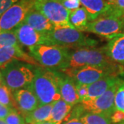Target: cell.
I'll return each mask as SVG.
<instances>
[{
	"label": "cell",
	"mask_w": 124,
	"mask_h": 124,
	"mask_svg": "<svg viewBox=\"0 0 124 124\" xmlns=\"http://www.w3.org/2000/svg\"><path fill=\"white\" fill-rule=\"evenodd\" d=\"M115 106L116 110L124 112V79L116 90L115 99Z\"/></svg>",
	"instance_id": "cell-26"
},
{
	"label": "cell",
	"mask_w": 124,
	"mask_h": 124,
	"mask_svg": "<svg viewBox=\"0 0 124 124\" xmlns=\"http://www.w3.org/2000/svg\"><path fill=\"white\" fill-rule=\"evenodd\" d=\"M84 32H89L110 39L123 33V17L106 13L97 19L89 22Z\"/></svg>",
	"instance_id": "cell-7"
},
{
	"label": "cell",
	"mask_w": 124,
	"mask_h": 124,
	"mask_svg": "<svg viewBox=\"0 0 124 124\" xmlns=\"http://www.w3.org/2000/svg\"><path fill=\"white\" fill-rule=\"evenodd\" d=\"M17 110L24 117L39 106V102L34 93L29 88L17 90L13 92Z\"/></svg>",
	"instance_id": "cell-13"
},
{
	"label": "cell",
	"mask_w": 124,
	"mask_h": 124,
	"mask_svg": "<svg viewBox=\"0 0 124 124\" xmlns=\"http://www.w3.org/2000/svg\"><path fill=\"white\" fill-rule=\"evenodd\" d=\"M106 1L107 3H108L109 4L111 5V6H113V5L115 4V3L116 0H105Z\"/></svg>",
	"instance_id": "cell-34"
},
{
	"label": "cell",
	"mask_w": 124,
	"mask_h": 124,
	"mask_svg": "<svg viewBox=\"0 0 124 124\" xmlns=\"http://www.w3.org/2000/svg\"><path fill=\"white\" fill-rule=\"evenodd\" d=\"M5 121L7 124H26L24 117L17 109H12Z\"/></svg>",
	"instance_id": "cell-25"
},
{
	"label": "cell",
	"mask_w": 124,
	"mask_h": 124,
	"mask_svg": "<svg viewBox=\"0 0 124 124\" xmlns=\"http://www.w3.org/2000/svg\"><path fill=\"white\" fill-rule=\"evenodd\" d=\"M34 4V0H19L15 4L0 17V31L15 30L24 22Z\"/></svg>",
	"instance_id": "cell-8"
},
{
	"label": "cell",
	"mask_w": 124,
	"mask_h": 124,
	"mask_svg": "<svg viewBox=\"0 0 124 124\" xmlns=\"http://www.w3.org/2000/svg\"><path fill=\"white\" fill-rule=\"evenodd\" d=\"M77 93L79 98V102L81 103L88 99V85L84 84H76Z\"/></svg>",
	"instance_id": "cell-28"
},
{
	"label": "cell",
	"mask_w": 124,
	"mask_h": 124,
	"mask_svg": "<svg viewBox=\"0 0 124 124\" xmlns=\"http://www.w3.org/2000/svg\"><path fill=\"white\" fill-rule=\"evenodd\" d=\"M123 79L117 75H108L88 85V99L100 97L115 85L121 83Z\"/></svg>",
	"instance_id": "cell-16"
},
{
	"label": "cell",
	"mask_w": 124,
	"mask_h": 124,
	"mask_svg": "<svg viewBox=\"0 0 124 124\" xmlns=\"http://www.w3.org/2000/svg\"><path fill=\"white\" fill-rule=\"evenodd\" d=\"M70 22L75 29L83 32L89 23L88 15L83 7L71 11Z\"/></svg>",
	"instance_id": "cell-21"
},
{
	"label": "cell",
	"mask_w": 124,
	"mask_h": 124,
	"mask_svg": "<svg viewBox=\"0 0 124 124\" xmlns=\"http://www.w3.org/2000/svg\"><path fill=\"white\" fill-rule=\"evenodd\" d=\"M123 33L124 34V16L123 17Z\"/></svg>",
	"instance_id": "cell-38"
},
{
	"label": "cell",
	"mask_w": 124,
	"mask_h": 124,
	"mask_svg": "<svg viewBox=\"0 0 124 124\" xmlns=\"http://www.w3.org/2000/svg\"><path fill=\"white\" fill-rule=\"evenodd\" d=\"M65 8L70 11L75 10L80 8L81 1L80 0H58Z\"/></svg>",
	"instance_id": "cell-29"
},
{
	"label": "cell",
	"mask_w": 124,
	"mask_h": 124,
	"mask_svg": "<svg viewBox=\"0 0 124 124\" xmlns=\"http://www.w3.org/2000/svg\"><path fill=\"white\" fill-rule=\"evenodd\" d=\"M2 82L13 92L31 86L34 77L35 70L30 64L14 62L2 70Z\"/></svg>",
	"instance_id": "cell-5"
},
{
	"label": "cell",
	"mask_w": 124,
	"mask_h": 124,
	"mask_svg": "<svg viewBox=\"0 0 124 124\" xmlns=\"http://www.w3.org/2000/svg\"><path fill=\"white\" fill-rule=\"evenodd\" d=\"M12 108H10L0 103V119H5V118L10 112Z\"/></svg>",
	"instance_id": "cell-32"
},
{
	"label": "cell",
	"mask_w": 124,
	"mask_h": 124,
	"mask_svg": "<svg viewBox=\"0 0 124 124\" xmlns=\"http://www.w3.org/2000/svg\"><path fill=\"white\" fill-rule=\"evenodd\" d=\"M21 46L15 31H0V47Z\"/></svg>",
	"instance_id": "cell-24"
},
{
	"label": "cell",
	"mask_w": 124,
	"mask_h": 124,
	"mask_svg": "<svg viewBox=\"0 0 124 124\" xmlns=\"http://www.w3.org/2000/svg\"><path fill=\"white\" fill-rule=\"evenodd\" d=\"M80 1L88 15L89 22L105 15L112 6L105 0H80Z\"/></svg>",
	"instance_id": "cell-18"
},
{
	"label": "cell",
	"mask_w": 124,
	"mask_h": 124,
	"mask_svg": "<svg viewBox=\"0 0 124 124\" xmlns=\"http://www.w3.org/2000/svg\"><path fill=\"white\" fill-rule=\"evenodd\" d=\"M60 72L37 67L35 69V77L28 87L36 95L39 105L53 103L62 99L59 82Z\"/></svg>",
	"instance_id": "cell-1"
},
{
	"label": "cell",
	"mask_w": 124,
	"mask_h": 124,
	"mask_svg": "<svg viewBox=\"0 0 124 124\" xmlns=\"http://www.w3.org/2000/svg\"><path fill=\"white\" fill-rule=\"evenodd\" d=\"M23 22L38 32L48 33L54 28V25L44 15L33 8L28 13Z\"/></svg>",
	"instance_id": "cell-17"
},
{
	"label": "cell",
	"mask_w": 124,
	"mask_h": 124,
	"mask_svg": "<svg viewBox=\"0 0 124 124\" xmlns=\"http://www.w3.org/2000/svg\"><path fill=\"white\" fill-rule=\"evenodd\" d=\"M59 87L61 97L63 101L72 106L80 103L79 98L77 93L76 84L72 77L60 73Z\"/></svg>",
	"instance_id": "cell-15"
},
{
	"label": "cell",
	"mask_w": 124,
	"mask_h": 124,
	"mask_svg": "<svg viewBox=\"0 0 124 124\" xmlns=\"http://www.w3.org/2000/svg\"><path fill=\"white\" fill-rule=\"evenodd\" d=\"M87 66L99 67L116 73L119 65L111 61L103 48H83L70 52L66 68L75 69Z\"/></svg>",
	"instance_id": "cell-2"
},
{
	"label": "cell",
	"mask_w": 124,
	"mask_h": 124,
	"mask_svg": "<svg viewBox=\"0 0 124 124\" xmlns=\"http://www.w3.org/2000/svg\"><path fill=\"white\" fill-rule=\"evenodd\" d=\"M14 31L21 46L30 48L38 45H52L46 33L38 32L24 22Z\"/></svg>",
	"instance_id": "cell-11"
},
{
	"label": "cell",
	"mask_w": 124,
	"mask_h": 124,
	"mask_svg": "<svg viewBox=\"0 0 124 124\" xmlns=\"http://www.w3.org/2000/svg\"><path fill=\"white\" fill-rule=\"evenodd\" d=\"M66 75L72 77L76 84L89 85L108 75H116L113 71L99 67L84 66L75 69L66 68L62 70Z\"/></svg>",
	"instance_id": "cell-10"
},
{
	"label": "cell",
	"mask_w": 124,
	"mask_h": 124,
	"mask_svg": "<svg viewBox=\"0 0 124 124\" xmlns=\"http://www.w3.org/2000/svg\"><path fill=\"white\" fill-rule=\"evenodd\" d=\"M80 119L84 124H112L110 117L93 112L85 113Z\"/></svg>",
	"instance_id": "cell-23"
},
{
	"label": "cell",
	"mask_w": 124,
	"mask_h": 124,
	"mask_svg": "<svg viewBox=\"0 0 124 124\" xmlns=\"http://www.w3.org/2000/svg\"><path fill=\"white\" fill-rule=\"evenodd\" d=\"M103 49L112 62L117 65L124 66V33L116 35L110 39Z\"/></svg>",
	"instance_id": "cell-14"
},
{
	"label": "cell",
	"mask_w": 124,
	"mask_h": 124,
	"mask_svg": "<svg viewBox=\"0 0 124 124\" xmlns=\"http://www.w3.org/2000/svg\"><path fill=\"white\" fill-rule=\"evenodd\" d=\"M110 120L112 124H121L124 122V112L119 110H116L113 112L110 116Z\"/></svg>",
	"instance_id": "cell-31"
},
{
	"label": "cell",
	"mask_w": 124,
	"mask_h": 124,
	"mask_svg": "<svg viewBox=\"0 0 124 124\" xmlns=\"http://www.w3.org/2000/svg\"><path fill=\"white\" fill-rule=\"evenodd\" d=\"M106 13H110L119 17L124 16V0H116L115 3L111 6L110 10Z\"/></svg>",
	"instance_id": "cell-27"
},
{
	"label": "cell",
	"mask_w": 124,
	"mask_h": 124,
	"mask_svg": "<svg viewBox=\"0 0 124 124\" xmlns=\"http://www.w3.org/2000/svg\"><path fill=\"white\" fill-rule=\"evenodd\" d=\"M72 107L62 99L54 102L49 121L54 124H62L64 121H66Z\"/></svg>",
	"instance_id": "cell-19"
},
{
	"label": "cell",
	"mask_w": 124,
	"mask_h": 124,
	"mask_svg": "<svg viewBox=\"0 0 124 124\" xmlns=\"http://www.w3.org/2000/svg\"><path fill=\"white\" fill-rule=\"evenodd\" d=\"M34 8L44 15L54 28H74L70 22L71 11L66 8L58 0L35 1Z\"/></svg>",
	"instance_id": "cell-6"
},
{
	"label": "cell",
	"mask_w": 124,
	"mask_h": 124,
	"mask_svg": "<svg viewBox=\"0 0 124 124\" xmlns=\"http://www.w3.org/2000/svg\"><path fill=\"white\" fill-rule=\"evenodd\" d=\"M14 62H21L32 66H41L35 59L23 51L21 46L0 47V68L4 70L10 63Z\"/></svg>",
	"instance_id": "cell-12"
},
{
	"label": "cell",
	"mask_w": 124,
	"mask_h": 124,
	"mask_svg": "<svg viewBox=\"0 0 124 124\" xmlns=\"http://www.w3.org/2000/svg\"><path fill=\"white\" fill-rule=\"evenodd\" d=\"M31 55L46 68H59L61 70L68 66L70 52L68 48L57 45H38L30 48Z\"/></svg>",
	"instance_id": "cell-3"
},
{
	"label": "cell",
	"mask_w": 124,
	"mask_h": 124,
	"mask_svg": "<svg viewBox=\"0 0 124 124\" xmlns=\"http://www.w3.org/2000/svg\"><path fill=\"white\" fill-rule=\"evenodd\" d=\"M2 83V72L0 71V84Z\"/></svg>",
	"instance_id": "cell-37"
},
{
	"label": "cell",
	"mask_w": 124,
	"mask_h": 124,
	"mask_svg": "<svg viewBox=\"0 0 124 124\" xmlns=\"http://www.w3.org/2000/svg\"><path fill=\"white\" fill-rule=\"evenodd\" d=\"M0 103L10 108L17 110L13 92L3 82L0 84Z\"/></svg>",
	"instance_id": "cell-22"
},
{
	"label": "cell",
	"mask_w": 124,
	"mask_h": 124,
	"mask_svg": "<svg viewBox=\"0 0 124 124\" xmlns=\"http://www.w3.org/2000/svg\"><path fill=\"white\" fill-rule=\"evenodd\" d=\"M46 34L52 45L66 48H94L97 44L96 40L89 38L75 28H54Z\"/></svg>",
	"instance_id": "cell-4"
},
{
	"label": "cell",
	"mask_w": 124,
	"mask_h": 124,
	"mask_svg": "<svg viewBox=\"0 0 124 124\" xmlns=\"http://www.w3.org/2000/svg\"><path fill=\"white\" fill-rule=\"evenodd\" d=\"M121 82L111 87L100 97L94 99H88L80 103H81L87 112L101 114L110 117L111 115L116 110L115 106V94Z\"/></svg>",
	"instance_id": "cell-9"
},
{
	"label": "cell",
	"mask_w": 124,
	"mask_h": 124,
	"mask_svg": "<svg viewBox=\"0 0 124 124\" xmlns=\"http://www.w3.org/2000/svg\"><path fill=\"white\" fill-rule=\"evenodd\" d=\"M63 124H84L79 118H72L65 121Z\"/></svg>",
	"instance_id": "cell-33"
},
{
	"label": "cell",
	"mask_w": 124,
	"mask_h": 124,
	"mask_svg": "<svg viewBox=\"0 0 124 124\" xmlns=\"http://www.w3.org/2000/svg\"><path fill=\"white\" fill-rule=\"evenodd\" d=\"M53 103L39 105L36 109L24 116L26 124H37L44 121H49Z\"/></svg>",
	"instance_id": "cell-20"
},
{
	"label": "cell",
	"mask_w": 124,
	"mask_h": 124,
	"mask_svg": "<svg viewBox=\"0 0 124 124\" xmlns=\"http://www.w3.org/2000/svg\"><path fill=\"white\" fill-rule=\"evenodd\" d=\"M0 124H7L5 119H0Z\"/></svg>",
	"instance_id": "cell-36"
},
{
	"label": "cell",
	"mask_w": 124,
	"mask_h": 124,
	"mask_svg": "<svg viewBox=\"0 0 124 124\" xmlns=\"http://www.w3.org/2000/svg\"><path fill=\"white\" fill-rule=\"evenodd\" d=\"M19 0H0V17Z\"/></svg>",
	"instance_id": "cell-30"
},
{
	"label": "cell",
	"mask_w": 124,
	"mask_h": 124,
	"mask_svg": "<svg viewBox=\"0 0 124 124\" xmlns=\"http://www.w3.org/2000/svg\"><path fill=\"white\" fill-rule=\"evenodd\" d=\"M37 124H54L53 123L50 122V121H44V122H41V123H39Z\"/></svg>",
	"instance_id": "cell-35"
},
{
	"label": "cell",
	"mask_w": 124,
	"mask_h": 124,
	"mask_svg": "<svg viewBox=\"0 0 124 124\" xmlns=\"http://www.w3.org/2000/svg\"><path fill=\"white\" fill-rule=\"evenodd\" d=\"M35 1H48V0H34Z\"/></svg>",
	"instance_id": "cell-39"
}]
</instances>
